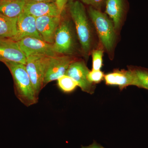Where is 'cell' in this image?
Returning <instances> with one entry per match:
<instances>
[{
  "mask_svg": "<svg viewBox=\"0 0 148 148\" xmlns=\"http://www.w3.org/2000/svg\"><path fill=\"white\" fill-rule=\"evenodd\" d=\"M69 5V13L75 24L82 52L86 59H88L91 51L95 48L94 26L82 3L71 0Z\"/></svg>",
  "mask_w": 148,
  "mask_h": 148,
  "instance_id": "obj_1",
  "label": "cell"
},
{
  "mask_svg": "<svg viewBox=\"0 0 148 148\" xmlns=\"http://www.w3.org/2000/svg\"><path fill=\"white\" fill-rule=\"evenodd\" d=\"M3 63L12 75L14 93L17 99L26 107L38 103L39 99L36 95L25 65L11 61Z\"/></svg>",
  "mask_w": 148,
  "mask_h": 148,
  "instance_id": "obj_2",
  "label": "cell"
},
{
  "mask_svg": "<svg viewBox=\"0 0 148 148\" xmlns=\"http://www.w3.org/2000/svg\"><path fill=\"white\" fill-rule=\"evenodd\" d=\"M88 12L101 45L111 54L115 45L117 33L113 22L106 13L92 7L89 6Z\"/></svg>",
  "mask_w": 148,
  "mask_h": 148,
  "instance_id": "obj_3",
  "label": "cell"
},
{
  "mask_svg": "<svg viewBox=\"0 0 148 148\" xmlns=\"http://www.w3.org/2000/svg\"><path fill=\"white\" fill-rule=\"evenodd\" d=\"M51 56L42 55L30 56L27 57L26 69L37 98L44 88L45 77Z\"/></svg>",
  "mask_w": 148,
  "mask_h": 148,
  "instance_id": "obj_4",
  "label": "cell"
},
{
  "mask_svg": "<svg viewBox=\"0 0 148 148\" xmlns=\"http://www.w3.org/2000/svg\"><path fill=\"white\" fill-rule=\"evenodd\" d=\"M53 49L58 55L70 56L75 53L76 43L71 21L61 20L54 35Z\"/></svg>",
  "mask_w": 148,
  "mask_h": 148,
  "instance_id": "obj_5",
  "label": "cell"
},
{
  "mask_svg": "<svg viewBox=\"0 0 148 148\" xmlns=\"http://www.w3.org/2000/svg\"><path fill=\"white\" fill-rule=\"evenodd\" d=\"M26 58L30 56L42 55L49 56L58 55L53 49V44L41 39L26 37L17 42Z\"/></svg>",
  "mask_w": 148,
  "mask_h": 148,
  "instance_id": "obj_6",
  "label": "cell"
},
{
  "mask_svg": "<svg viewBox=\"0 0 148 148\" xmlns=\"http://www.w3.org/2000/svg\"><path fill=\"white\" fill-rule=\"evenodd\" d=\"M75 60L71 56L58 55L51 56L46 72L44 87L49 83L56 80L65 75L70 65Z\"/></svg>",
  "mask_w": 148,
  "mask_h": 148,
  "instance_id": "obj_7",
  "label": "cell"
},
{
  "mask_svg": "<svg viewBox=\"0 0 148 148\" xmlns=\"http://www.w3.org/2000/svg\"><path fill=\"white\" fill-rule=\"evenodd\" d=\"M89 71L84 61L75 60L70 65L65 75L75 80L83 91L92 94L95 91V86L88 79Z\"/></svg>",
  "mask_w": 148,
  "mask_h": 148,
  "instance_id": "obj_8",
  "label": "cell"
},
{
  "mask_svg": "<svg viewBox=\"0 0 148 148\" xmlns=\"http://www.w3.org/2000/svg\"><path fill=\"white\" fill-rule=\"evenodd\" d=\"M26 56L17 42L11 39L0 38V61L26 64Z\"/></svg>",
  "mask_w": 148,
  "mask_h": 148,
  "instance_id": "obj_9",
  "label": "cell"
},
{
  "mask_svg": "<svg viewBox=\"0 0 148 148\" xmlns=\"http://www.w3.org/2000/svg\"><path fill=\"white\" fill-rule=\"evenodd\" d=\"M61 18V16H44L36 18L37 31L42 40L53 44L55 32Z\"/></svg>",
  "mask_w": 148,
  "mask_h": 148,
  "instance_id": "obj_10",
  "label": "cell"
},
{
  "mask_svg": "<svg viewBox=\"0 0 148 148\" xmlns=\"http://www.w3.org/2000/svg\"><path fill=\"white\" fill-rule=\"evenodd\" d=\"M26 37H33L42 39L37 31L36 18L23 12L18 16L17 34L12 40L18 42Z\"/></svg>",
  "mask_w": 148,
  "mask_h": 148,
  "instance_id": "obj_11",
  "label": "cell"
},
{
  "mask_svg": "<svg viewBox=\"0 0 148 148\" xmlns=\"http://www.w3.org/2000/svg\"><path fill=\"white\" fill-rule=\"evenodd\" d=\"M36 18L44 16H61L55 2H33L26 1L24 11Z\"/></svg>",
  "mask_w": 148,
  "mask_h": 148,
  "instance_id": "obj_12",
  "label": "cell"
},
{
  "mask_svg": "<svg viewBox=\"0 0 148 148\" xmlns=\"http://www.w3.org/2000/svg\"><path fill=\"white\" fill-rule=\"evenodd\" d=\"M106 84L116 86L121 90L130 86L134 85V76L130 69L127 70H114L112 73L106 74L104 77Z\"/></svg>",
  "mask_w": 148,
  "mask_h": 148,
  "instance_id": "obj_13",
  "label": "cell"
},
{
  "mask_svg": "<svg viewBox=\"0 0 148 148\" xmlns=\"http://www.w3.org/2000/svg\"><path fill=\"white\" fill-rule=\"evenodd\" d=\"M106 12L113 22L117 32L121 27L125 13L124 0H106Z\"/></svg>",
  "mask_w": 148,
  "mask_h": 148,
  "instance_id": "obj_14",
  "label": "cell"
},
{
  "mask_svg": "<svg viewBox=\"0 0 148 148\" xmlns=\"http://www.w3.org/2000/svg\"><path fill=\"white\" fill-rule=\"evenodd\" d=\"M26 0H0V13L16 18L24 11Z\"/></svg>",
  "mask_w": 148,
  "mask_h": 148,
  "instance_id": "obj_15",
  "label": "cell"
},
{
  "mask_svg": "<svg viewBox=\"0 0 148 148\" xmlns=\"http://www.w3.org/2000/svg\"><path fill=\"white\" fill-rule=\"evenodd\" d=\"M18 17L11 18L0 13V38L12 39L17 34Z\"/></svg>",
  "mask_w": 148,
  "mask_h": 148,
  "instance_id": "obj_16",
  "label": "cell"
},
{
  "mask_svg": "<svg viewBox=\"0 0 148 148\" xmlns=\"http://www.w3.org/2000/svg\"><path fill=\"white\" fill-rule=\"evenodd\" d=\"M134 76V86L148 90V69L140 66H129Z\"/></svg>",
  "mask_w": 148,
  "mask_h": 148,
  "instance_id": "obj_17",
  "label": "cell"
},
{
  "mask_svg": "<svg viewBox=\"0 0 148 148\" xmlns=\"http://www.w3.org/2000/svg\"><path fill=\"white\" fill-rule=\"evenodd\" d=\"M57 80L59 88L62 91L66 93L73 92L77 86H78L77 83L71 77L67 75L62 76Z\"/></svg>",
  "mask_w": 148,
  "mask_h": 148,
  "instance_id": "obj_18",
  "label": "cell"
},
{
  "mask_svg": "<svg viewBox=\"0 0 148 148\" xmlns=\"http://www.w3.org/2000/svg\"><path fill=\"white\" fill-rule=\"evenodd\" d=\"M104 49L103 46L94 49L91 51L92 57V70H101L103 65Z\"/></svg>",
  "mask_w": 148,
  "mask_h": 148,
  "instance_id": "obj_19",
  "label": "cell"
},
{
  "mask_svg": "<svg viewBox=\"0 0 148 148\" xmlns=\"http://www.w3.org/2000/svg\"><path fill=\"white\" fill-rule=\"evenodd\" d=\"M104 75L103 72L101 70L94 71L92 70L89 71L87 75V79L89 82L95 84L101 82L104 79Z\"/></svg>",
  "mask_w": 148,
  "mask_h": 148,
  "instance_id": "obj_20",
  "label": "cell"
},
{
  "mask_svg": "<svg viewBox=\"0 0 148 148\" xmlns=\"http://www.w3.org/2000/svg\"><path fill=\"white\" fill-rule=\"evenodd\" d=\"M78 1L81 2L92 7L93 8L101 10L103 7L106 5V0H72Z\"/></svg>",
  "mask_w": 148,
  "mask_h": 148,
  "instance_id": "obj_21",
  "label": "cell"
},
{
  "mask_svg": "<svg viewBox=\"0 0 148 148\" xmlns=\"http://www.w3.org/2000/svg\"><path fill=\"white\" fill-rule=\"evenodd\" d=\"M69 1V0H55V3L61 14Z\"/></svg>",
  "mask_w": 148,
  "mask_h": 148,
  "instance_id": "obj_22",
  "label": "cell"
},
{
  "mask_svg": "<svg viewBox=\"0 0 148 148\" xmlns=\"http://www.w3.org/2000/svg\"><path fill=\"white\" fill-rule=\"evenodd\" d=\"M81 148H105L103 146L97 143L96 141H94L93 143L89 145L82 146Z\"/></svg>",
  "mask_w": 148,
  "mask_h": 148,
  "instance_id": "obj_23",
  "label": "cell"
},
{
  "mask_svg": "<svg viewBox=\"0 0 148 148\" xmlns=\"http://www.w3.org/2000/svg\"><path fill=\"white\" fill-rule=\"evenodd\" d=\"M26 1L33 2H55V0H26Z\"/></svg>",
  "mask_w": 148,
  "mask_h": 148,
  "instance_id": "obj_24",
  "label": "cell"
}]
</instances>
